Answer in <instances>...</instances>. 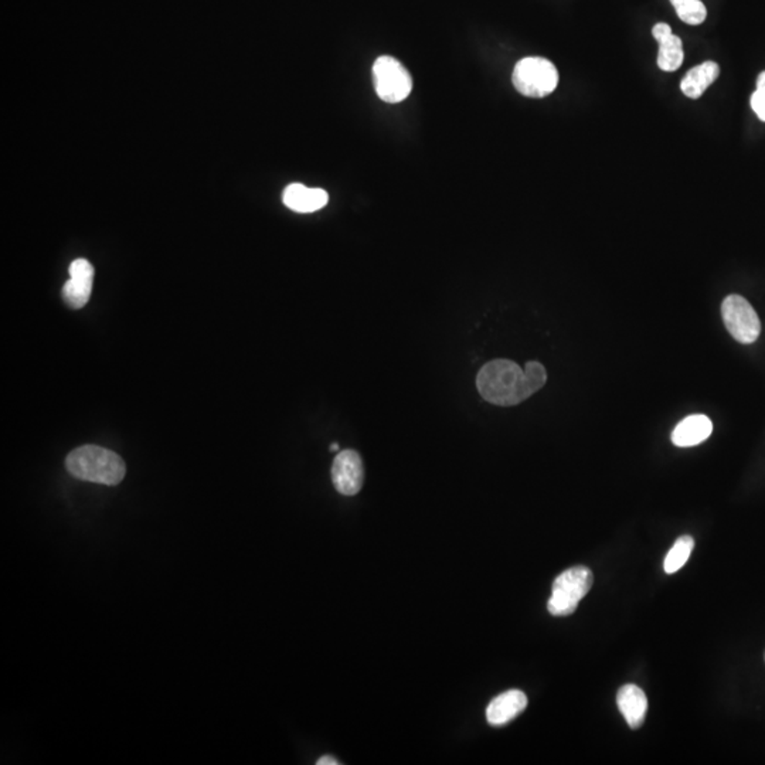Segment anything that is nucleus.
I'll return each mask as SVG.
<instances>
[{
  "instance_id": "nucleus-8",
  "label": "nucleus",
  "mask_w": 765,
  "mask_h": 765,
  "mask_svg": "<svg viewBox=\"0 0 765 765\" xmlns=\"http://www.w3.org/2000/svg\"><path fill=\"white\" fill-rule=\"evenodd\" d=\"M94 284V267L84 258L76 259L70 266V279L63 288L66 304L73 309L86 307Z\"/></svg>"
},
{
  "instance_id": "nucleus-15",
  "label": "nucleus",
  "mask_w": 765,
  "mask_h": 765,
  "mask_svg": "<svg viewBox=\"0 0 765 765\" xmlns=\"http://www.w3.org/2000/svg\"><path fill=\"white\" fill-rule=\"evenodd\" d=\"M693 548H695V540L692 536H682L675 541L674 548L667 553L665 559V571L667 574H674L679 571L685 564L687 563L690 554H692Z\"/></svg>"
},
{
  "instance_id": "nucleus-7",
  "label": "nucleus",
  "mask_w": 765,
  "mask_h": 765,
  "mask_svg": "<svg viewBox=\"0 0 765 765\" xmlns=\"http://www.w3.org/2000/svg\"><path fill=\"white\" fill-rule=\"evenodd\" d=\"M332 481L339 494L354 497L361 492L364 481L363 462L353 449L341 451L332 466Z\"/></svg>"
},
{
  "instance_id": "nucleus-9",
  "label": "nucleus",
  "mask_w": 765,
  "mask_h": 765,
  "mask_svg": "<svg viewBox=\"0 0 765 765\" xmlns=\"http://www.w3.org/2000/svg\"><path fill=\"white\" fill-rule=\"evenodd\" d=\"M652 36L659 43L658 66L661 70L672 73L682 66L685 53H683L682 40L672 33L671 26L658 23L652 29Z\"/></svg>"
},
{
  "instance_id": "nucleus-16",
  "label": "nucleus",
  "mask_w": 765,
  "mask_h": 765,
  "mask_svg": "<svg viewBox=\"0 0 765 765\" xmlns=\"http://www.w3.org/2000/svg\"><path fill=\"white\" fill-rule=\"evenodd\" d=\"M671 4L679 19L687 25H702L707 16V9L702 0H671Z\"/></svg>"
},
{
  "instance_id": "nucleus-2",
  "label": "nucleus",
  "mask_w": 765,
  "mask_h": 765,
  "mask_svg": "<svg viewBox=\"0 0 765 765\" xmlns=\"http://www.w3.org/2000/svg\"><path fill=\"white\" fill-rule=\"evenodd\" d=\"M67 471L81 481L114 487L124 479L127 466L120 456L97 445L74 449L66 459Z\"/></svg>"
},
{
  "instance_id": "nucleus-5",
  "label": "nucleus",
  "mask_w": 765,
  "mask_h": 765,
  "mask_svg": "<svg viewBox=\"0 0 765 765\" xmlns=\"http://www.w3.org/2000/svg\"><path fill=\"white\" fill-rule=\"evenodd\" d=\"M373 79L379 99L389 104L404 101L413 89L412 76L392 56H382L374 61Z\"/></svg>"
},
{
  "instance_id": "nucleus-12",
  "label": "nucleus",
  "mask_w": 765,
  "mask_h": 765,
  "mask_svg": "<svg viewBox=\"0 0 765 765\" xmlns=\"http://www.w3.org/2000/svg\"><path fill=\"white\" fill-rule=\"evenodd\" d=\"M617 705L633 730L641 728L648 712V699L641 687L636 685H625L617 695Z\"/></svg>"
},
{
  "instance_id": "nucleus-4",
  "label": "nucleus",
  "mask_w": 765,
  "mask_h": 765,
  "mask_svg": "<svg viewBox=\"0 0 765 765\" xmlns=\"http://www.w3.org/2000/svg\"><path fill=\"white\" fill-rule=\"evenodd\" d=\"M513 86L530 99H544L557 89L559 71L551 61L543 58H526L515 66Z\"/></svg>"
},
{
  "instance_id": "nucleus-19",
  "label": "nucleus",
  "mask_w": 765,
  "mask_h": 765,
  "mask_svg": "<svg viewBox=\"0 0 765 765\" xmlns=\"http://www.w3.org/2000/svg\"><path fill=\"white\" fill-rule=\"evenodd\" d=\"M330 451H332V453H336V451H339V444H332V445H330Z\"/></svg>"
},
{
  "instance_id": "nucleus-14",
  "label": "nucleus",
  "mask_w": 765,
  "mask_h": 765,
  "mask_svg": "<svg viewBox=\"0 0 765 765\" xmlns=\"http://www.w3.org/2000/svg\"><path fill=\"white\" fill-rule=\"evenodd\" d=\"M720 74V67L715 61H706L699 66L693 67L683 77L680 89L683 94L692 100H697L705 94L706 89L712 86Z\"/></svg>"
},
{
  "instance_id": "nucleus-10",
  "label": "nucleus",
  "mask_w": 765,
  "mask_h": 765,
  "mask_svg": "<svg viewBox=\"0 0 765 765\" xmlns=\"http://www.w3.org/2000/svg\"><path fill=\"white\" fill-rule=\"evenodd\" d=\"M282 202L288 209L297 213H313L322 209L330 202V194L318 187H307L300 183L289 184L284 190Z\"/></svg>"
},
{
  "instance_id": "nucleus-11",
  "label": "nucleus",
  "mask_w": 765,
  "mask_h": 765,
  "mask_svg": "<svg viewBox=\"0 0 765 765\" xmlns=\"http://www.w3.org/2000/svg\"><path fill=\"white\" fill-rule=\"evenodd\" d=\"M528 706V697L520 690H508L495 697L487 708L490 726H503L518 718Z\"/></svg>"
},
{
  "instance_id": "nucleus-18",
  "label": "nucleus",
  "mask_w": 765,
  "mask_h": 765,
  "mask_svg": "<svg viewBox=\"0 0 765 765\" xmlns=\"http://www.w3.org/2000/svg\"><path fill=\"white\" fill-rule=\"evenodd\" d=\"M317 764L318 765H339V764H341V762H339L338 760L333 759V757L325 756V757H322V759L318 760Z\"/></svg>"
},
{
  "instance_id": "nucleus-3",
  "label": "nucleus",
  "mask_w": 765,
  "mask_h": 765,
  "mask_svg": "<svg viewBox=\"0 0 765 765\" xmlns=\"http://www.w3.org/2000/svg\"><path fill=\"white\" fill-rule=\"evenodd\" d=\"M594 577L592 570L577 566L561 572L553 582V592L548 603V610L556 617L571 615L579 607L580 601L589 594Z\"/></svg>"
},
{
  "instance_id": "nucleus-1",
  "label": "nucleus",
  "mask_w": 765,
  "mask_h": 765,
  "mask_svg": "<svg viewBox=\"0 0 765 765\" xmlns=\"http://www.w3.org/2000/svg\"><path fill=\"white\" fill-rule=\"evenodd\" d=\"M548 382L543 364L531 361L520 369L508 359H497L482 367L477 376L479 394L490 404L500 407L518 405L528 400Z\"/></svg>"
},
{
  "instance_id": "nucleus-17",
  "label": "nucleus",
  "mask_w": 765,
  "mask_h": 765,
  "mask_svg": "<svg viewBox=\"0 0 765 765\" xmlns=\"http://www.w3.org/2000/svg\"><path fill=\"white\" fill-rule=\"evenodd\" d=\"M749 104L757 117L765 122V71H762L757 79V89L751 95Z\"/></svg>"
},
{
  "instance_id": "nucleus-6",
  "label": "nucleus",
  "mask_w": 765,
  "mask_h": 765,
  "mask_svg": "<svg viewBox=\"0 0 765 765\" xmlns=\"http://www.w3.org/2000/svg\"><path fill=\"white\" fill-rule=\"evenodd\" d=\"M721 317L728 333L737 341L749 345L759 339L761 322L749 300L740 295H728L721 304Z\"/></svg>"
},
{
  "instance_id": "nucleus-13",
  "label": "nucleus",
  "mask_w": 765,
  "mask_h": 765,
  "mask_svg": "<svg viewBox=\"0 0 765 765\" xmlns=\"http://www.w3.org/2000/svg\"><path fill=\"white\" fill-rule=\"evenodd\" d=\"M713 423L707 415L693 414L680 421L672 433V443L676 446L699 445L712 435Z\"/></svg>"
}]
</instances>
